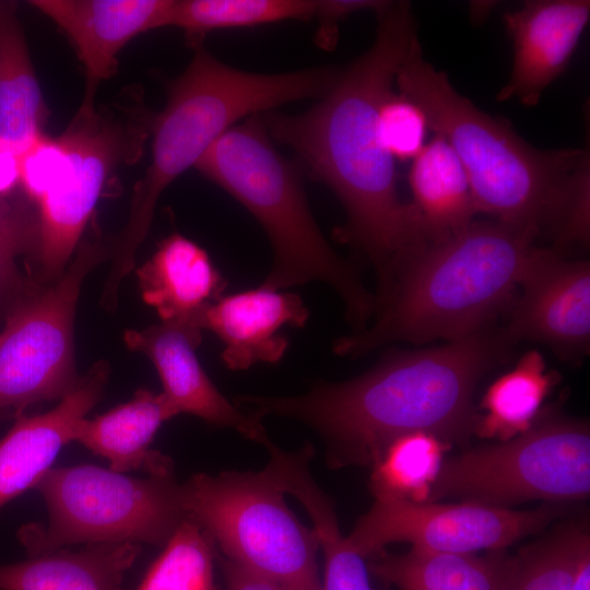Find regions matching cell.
Masks as SVG:
<instances>
[{
  "label": "cell",
  "instance_id": "6da1fadb",
  "mask_svg": "<svg viewBox=\"0 0 590 590\" xmlns=\"http://www.w3.org/2000/svg\"><path fill=\"white\" fill-rule=\"evenodd\" d=\"M376 15L373 45L340 71L320 102L302 114L260 116L271 139L292 149L304 170L339 198L347 216L339 235L379 276L426 239L411 203L399 197L394 160L378 132L379 108L418 39L416 24L408 1H388Z\"/></svg>",
  "mask_w": 590,
  "mask_h": 590
},
{
  "label": "cell",
  "instance_id": "7a4b0ae2",
  "mask_svg": "<svg viewBox=\"0 0 590 590\" xmlns=\"http://www.w3.org/2000/svg\"><path fill=\"white\" fill-rule=\"evenodd\" d=\"M511 345L503 329L489 324L440 346L389 353L345 381L317 382L296 396L240 394L235 403L261 418L310 427L331 469L371 468L392 440L414 432L464 445L476 420V386L508 358Z\"/></svg>",
  "mask_w": 590,
  "mask_h": 590
},
{
  "label": "cell",
  "instance_id": "3957f363",
  "mask_svg": "<svg viewBox=\"0 0 590 590\" xmlns=\"http://www.w3.org/2000/svg\"><path fill=\"white\" fill-rule=\"evenodd\" d=\"M397 92L425 113L428 128L451 145L468 177L476 212L555 249L589 243V154L540 150L508 122L459 94L423 58L417 39L397 76Z\"/></svg>",
  "mask_w": 590,
  "mask_h": 590
},
{
  "label": "cell",
  "instance_id": "277c9868",
  "mask_svg": "<svg viewBox=\"0 0 590 590\" xmlns=\"http://www.w3.org/2000/svg\"><path fill=\"white\" fill-rule=\"evenodd\" d=\"M536 246L494 220L424 243L378 278L374 322L337 339L333 352L358 357L390 343L473 334L510 306Z\"/></svg>",
  "mask_w": 590,
  "mask_h": 590
},
{
  "label": "cell",
  "instance_id": "5b68a950",
  "mask_svg": "<svg viewBox=\"0 0 590 590\" xmlns=\"http://www.w3.org/2000/svg\"><path fill=\"white\" fill-rule=\"evenodd\" d=\"M339 70L318 67L261 74L229 67L202 46L168 87L167 103L153 122L152 158L134 187L127 223L111 243V264L103 294L116 298L134 268L138 248L149 234L164 190L194 167L210 146L241 118L295 101L322 97Z\"/></svg>",
  "mask_w": 590,
  "mask_h": 590
},
{
  "label": "cell",
  "instance_id": "8992f818",
  "mask_svg": "<svg viewBox=\"0 0 590 590\" xmlns=\"http://www.w3.org/2000/svg\"><path fill=\"white\" fill-rule=\"evenodd\" d=\"M194 167L243 204L268 235L273 262L262 285L326 283L342 299L353 332L368 326L375 297L321 233L297 167L278 152L260 115L229 128Z\"/></svg>",
  "mask_w": 590,
  "mask_h": 590
},
{
  "label": "cell",
  "instance_id": "52a82bcc",
  "mask_svg": "<svg viewBox=\"0 0 590 590\" xmlns=\"http://www.w3.org/2000/svg\"><path fill=\"white\" fill-rule=\"evenodd\" d=\"M34 489L47 521L19 529L27 556L76 544L164 546L187 519L174 470L133 477L91 464L50 468Z\"/></svg>",
  "mask_w": 590,
  "mask_h": 590
},
{
  "label": "cell",
  "instance_id": "ba28073f",
  "mask_svg": "<svg viewBox=\"0 0 590 590\" xmlns=\"http://www.w3.org/2000/svg\"><path fill=\"white\" fill-rule=\"evenodd\" d=\"M271 471L196 473L181 483L186 518L222 556L292 590H322L316 531L291 510Z\"/></svg>",
  "mask_w": 590,
  "mask_h": 590
},
{
  "label": "cell",
  "instance_id": "9c48e42d",
  "mask_svg": "<svg viewBox=\"0 0 590 590\" xmlns=\"http://www.w3.org/2000/svg\"><path fill=\"white\" fill-rule=\"evenodd\" d=\"M589 494V427L550 414L509 440L445 458L426 503L456 498L509 508L538 499L579 502Z\"/></svg>",
  "mask_w": 590,
  "mask_h": 590
},
{
  "label": "cell",
  "instance_id": "30bf717a",
  "mask_svg": "<svg viewBox=\"0 0 590 590\" xmlns=\"http://www.w3.org/2000/svg\"><path fill=\"white\" fill-rule=\"evenodd\" d=\"M98 243L82 246L66 273L19 303L0 333V417L60 400L76 384L73 321L85 275L105 258Z\"/></svg>",
  "mask_w": 590,
  "mask_h": 590
},
{
  "label": "cell",
  "instance_id": "8fae6325",
  "mask_svg": "<svg viewBox=\"0 0 590 590\" xmlns=\"http://www.w3.org/2000/svg\"><path fill=\"white\" fill-rule=\"evenodd\" d=\"M560 515L559 505L551 503L515 510L473 502L375 499L346 540L366 559L397 542L428 551L475 554L505 550L544 530Z\"/></svg>",
  "mask_w": 590,
  "mask_h": 590
},
{
  "label": "cell",
  "instance_id": "7c38bea8",
  "mask_svg": "<svg viewBox=\"0 0 590 590\" xmlns=\"http://www.w3.org/2000/svg\"><path fill=\"white\" fill-rule=\"evenodd\" d=\"M125 135L120 125L83 105L60 135L67 150L66 169L38 202L36 245L47 280L60 278L123 153Z\"/></svg>",
  "mask_w": 590,
  "mask_h": 590
},
{
  "label": "cell",
  "instance_id": "4fadbf2b",
  "mask_svg": "<svg viewBox=\"0 0 590 590\" xmlns=\"http://www.w3.org/2000/svg\"><path fill=\"white\" fill-rule=\"evenodd\" d=\"M503 329L514 344L542 343L567 361L588 354L590 267L554 248L536 246L524 270Z\"/></svg>",
  "mask_w": 590,
  "mask_h": 590
},
{
  "label": "cell",
  "instance_id": "5bb4252c",
  "mask_svg": "<svg viewBox=\"0 0 590 590\" xmlns=\"http://www.w3.org/2000/svg\"><path fill=\"white\" fill-rule=\"evenodd\" d=\"M201 331L194 324L161 322L142 330H127L123 340L128 349L152 361L161 378L162 393L176 415H194L267 448L273 441L262 418L223 396L198 361L196 350Z\"/></svg>",
  "mask_w": 590,
  "mask_h": 590
},
{
  "label": "cell",
  "instance_id": "9a60e30c",
  "mask_svg": "<svg viewBox=\"0 0 590 590\" xmlns=\"http://www.w3.org/2000/svg\"><path fill=\"white\" fill-rule=\"evenodd\" d=\"M590 17L588 0H531L504 14L512 68L497 99L534 106L567 69Z\"/></svg>",
  "mask_w": 590,
  "mask_h": 590
},
{
  "label": "cell",
  "instance_id": "2e32d148",
  "mask_svg": "<svg viewBox=\"0 0 590 590\" xmlns=\"http://www.w3.org/2000/svg\"><path fill=\"white\" fill-rule=\"evenodd\" d=\"M174 0H32L69 37L86 74L82 104L94 105L97 85L113 76L118 54L135 36L166 26Z\"/></svg>",
  "mask_w": 590,
  "mask_h": 590
},
{
  "label": "cell",
  "instance_id": "e0dca14e",
  "mask_svg": "<svg viewBox=\"0 0 590 590\" xmlns=\"http://www.w3.org/2000/svg\"><path fill=\"white\" fill-rule=\"evenodd\" d=\"M108 371L107 363H96L54 409L16 417L0 439V509L34 488L60 450L73 441L76 425L101 400Z\"/></svg>",
  "mask_w": 590,
  "mask_h": 590
},
{
  "label": "cell",
  "instance_id": "ac0fdd59",
  "mask_svg": "<svg viewBox=\"0 0 590 590\" xmlns=\"http://www.w3.org/2000/svg\"><path fill=\"white\" fill-rule=\"evenodd\" d=\"M308 317L309 310L298 295L261 284L222 295L202 312L200 327L223 343L224 364L244 370L257 363L279 362L288 346L287 339L279 333L281 328H303Z\"/></svg>",
  "mask_w": 590,
  "mask_h": 590
},
{
  "label": "cell",
  "instance_id": "d6986e66",
  "mask_svg": "<svg viewBox=\"0 0 590 590\" xmlns=\"http://www.w3.org/2000/svg\"><path fill=\"white\" fill-rule=\"evenodd\" d=\"M137 274L143 300L162 322L199 328L202 312L226 287L208 252L178 233L165 238Z\"/></svg>",
  "mask_w": 590,
  "mask_h": 590
},
{
  "label": "cell",
  "instance_id": "ffe728a7",
  "mask_svg": "<svg viewBox=\"0 0 590 590\" xmlns=\"http://www.w3.org/2000/svg\"><path fill=\"white\" fill-rule=\"evenodd\" d=\"M175 416L162 392L139 389L128 402L94 418H82L73 441L108 460L113 471L164 472L173 470L172 459L150 445L160 426Z\"/></svg>",
  "mask_w": 590,
  "mask_h": 590
},
{
  "label": "cell",
  "instance_id": "44dd1931",
  "mask_svg": "<svg viewBox=\"0 0 590 590\" xmlns=\"http://www.w3.org/2000/svg\"><path fill=\"white\" fill-rule=\"evenodd\" d=\"M141 550L135 543H97L27 556L0 565V590H122Z\"/></svg>",
  "mask_w": 590,
  "mask_h": 590
},
{
  "label": "cell",
  "instance_id": "7402d4cb",
  "mask_svg": "<svg viewBox=\"0 0 590 590\" xmlns=\"http://www.w3.org/2000/svg\"><path fill=\"white\" fill-rule=\"evenodd\" d=\"M511 564L505 550L477 556L411 547L367 558L369 573L399 590H504Z\"/></svg>",
  "mask_w": 590,
  "mask_h": 590
},
{
  "label": "cell",
  "instance_id": "603a6c76",
  "mask_svg": "<svg viewBox=\"0 0 590 590\" xmlns=\"http://www.w3.org/2000/svg\"><path fill=\"white\" fill-rule=\"evenodd\" d=\"M411 205L426 241L467 226L477 213L468 177L451 145L435 133L412 160Z\"/></svg>",
  "mask_w": 590,
  "mask_h": 590
},
{
  "label": "cell",
  "instance_id": "cb8c5ba5",
  "mask_svg": "<svg viewBox=\"0 0 590 590\" xmlns=\"http://www.w3.org/2000/svg\"><path fill=\"white\" fill-rule=\"evenodd\" d=\"M48 111L16 16L0 3V140L22 151L42 134Z\"/></svg>",
  "mask_w": 590,
  "mask_h": 590
},
{
  "label": "cell",
  "instance_id": "d4e9b609",
  "mask_svg": "<svg viewBox=\"0 0 590 590\" xmlns=\"http://www.w3.org/2000/svg\"><path fill=\"white\" fill-rule=\"evenodd\" d=\"M557 381L538 351L527 352L484 393L473 434L506 441L527 432L539 418L542 404Z\"/></svg>",
  "mask_w": 590,
  "mask_h": 590
},
{
  "label": "cell",
  "instance_id": "484cf974",
  "mask_svg": "<svg viewBox=\"0 0 590 590\" xmlns=\"http://www.w3.org/2000/svg\"><path fill=\"white\" fill-rule=\"evenodd\" d=\"M451 447L441 438L414 432L392 440L370 468L369 487L375 499L428 502L434 482Z\"/></svg>",
  "mask_w": 590,
  "mask_h": 590
},
{
  "label": "cell",
  "instance_id": "4316f807",
  "mask_svg": "<svg viewBox=\"0 0 590 590\" xmlns=\"http://www.w3.org/2000/svg\"><path fill=\"white\" fill-rule=\"evenodd\" d=\"M316 0H174L166 26L181 28L190 45L219 30L312 19Z\"/></svg>",
  "mask_w": 590,
  "mask_h": 590
},
{
  "label": "cell",
  "instance_id": "83f0119b",
  "mask_svg": "<svg viewBox=\"0 0 590 590\" xmlns=\"http://www.w3.org/2000/svg\"><path fill=\"white\" fill-rule=\"evenodd\" d=\"M590 553L582 524L557 527L512 556L504 590H571L582 558Z\"/></svg>",
  "mask_w": 590,
  "mask_h": 590
},
{
  "label": "cell",
  "instance_id": "f1b7e54d",
  "mask_svg": "<svg viewBox=\"0 0 590 590\" xmlns=\"http://www.w3.org/2000/svg\"><path fill=\"white\" fill-rule=\"evenodd\" d=\"M216 546L196 522L182 521L138 590H220L214 582Z\"/></svg>",
  "mask_w": 590,
  "mask_h": 590
},
{
  "label": "cell",
  "instance_id": "f546056e",
  "mask_svg": "<svg viewBox=\"0 0 590 590\" xmlns=\"http://www.w3.org/2000/svg\"><path fill=\"white\" fill-rule=\"evenodd\" d=\"M428 122L422 108L394 91L378 111V132L382 146L396 161H412L424 148Z\"/></svg>",
  "mask_w": 590,
  "mask_h": 590
},
{
  "label": "cell",
  "instance_id": "4dcf8cb0",
  "mask_svg": "<svg viewBox=\"0 0 590 590\" xmlns=\"http://www.w3.org/2000/svg\"><path fill=\"white\" fill-rule=\"evenodd\" d=\"M67 165V150L61 137L39 134L22 151L20 184L37 203L61 178Z\"/></svg>",
  "mask_w": 590,
  "mask_h": 590
},
{
  "label": "cell",
  "instance_id": "1f68e13d",
  "mask_svg": "<svg viewBox=\"0 0 590 590\" xmlns=\"http://www.w3.org/2000/svg\"><path fill=\"white\" fill-rule=\"evenodd\" d=\"M322 556V590H374L367 559L346 542L328 544Z\"/></svg>",
  "mask_w": 590,
  "mask_h": 590
},
{
  "label": "cell",
  "instance_id": "d6a6232c",
  "mask_svg": "<svg viewBox=\"0 0 590 590\" xmlns=\"http://www.w3.org/2000/svg\"><path fill=\"white\" fill-rule=\"evenodd\" d=\"M388 1L379 0H316L312 19L317 20L316 44L322 49H332L339 38V24L350 14L373 10L377 13Z\"/></svg>",
  "mask_w": 590,
  "mask_h": 590
},
{
  "label": "cell",
  "instance_id": "836d02e7",
  "mask_svg": "<svg viewBox=\"0 0 590 590\" xmlns=\"http://www.w3.org/2000/svg\"><path fill=\"white\" fill-rule=\"evenodd\" d=\"M36 241L37 225H34L19 208L0 197V243L23 251Z\"/></svg>",
  "mask_w": 590,
  "mask_h": 590
},
{
  "label": "cell",
  "instance_id": "e575fe53",
  "mask_svg": "<svg viewBox=\"0 0 590 590\" xmlns=\"http://www.w3.org/2000/svg\"><path fill=\"white\" fill-rule=\"evenodd\" d=\"M223 574L224 590H292L273 580L253 574L216 553Z\"/></svg>",
  "mask_w": 590,
  "mask_h": 590
},
{
  "label": "cell",
  "instance_id": "d590c367",
  "mask_svg": "<svg viewBox=\"0 0 590 590\" xmlns=\"http://www.w3.org/2000/svg\"><path fill=\"white\" fill-rule=\"evenodd\" d=\"M21 151L0 140V197L11 192L20 184Z\"/></svg>",
  "mask_w": 590,
  "mask_h": 590
},
{
  "label": "cell",
  "instance_id": "8d00e7d4",
  "mask_svg": "<svg viewBox=\"0 0 590 590\" xmlns=\"http://www.w3.org/2000/svg\"><path fill=\"white\" fill-rule=\"evenodd\" d=\"M20 252L17 248L0 243V303L19 287L15 257Z\"/></svg>",
  "mask_w": 590,
  "mask_h": 590
},
{
  "label": "cell",
  "instance_id": "74e56055",
  "mask_svg": "<svg viewBox=\"0 0 590 590\" xmlns=\"http://www.w3.org/2000/svg\"><path fill=\"white\" fill-rule=\"evenodd\" d=\"M571 590H590V553L582 558Z\"/></svg>",
  "mask_w": 590,
  "mask_h": 590
}]
</instances>
